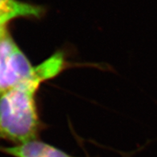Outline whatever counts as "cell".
Wrapping results in <instances>:
<instances>
[{
	"label": "cell",
	"instance_id": "cell-1",
	"mask_svg": "<svg viewBox=\"0 0 157 157\" xmlns=\"http://www.w3.org/2000/svg\"><path fill=\"white\" fill-rule=\"evenodd\" d=\"M65 63L62 52H56L34 67L28 78L0 95V139L17 144L36 139L41 127L36 92L41 83L59 74Z\"/></svg>",
	"mask_w": 157,
	"mask_h": 157
},
{
	"label": "cell",
	"instance_id": "cell-2",
	"mask_svg": "<svg viewBox=\"0 0 157 157\" xmlns=\"http://www.w3.org/2000/svg\"><path fill=\"white\" fill-rule=\"evenodd\" d=\"M34 67L7 32L0 40V95L24 81Z\"/></svg>",
	"mask_w": 157,
	"mask_h": 157
},
{
	"label": "cell",
	"instance_id": "cell-3",
	"mask_svg": "<svg viewBox=\"0 0 157 157\" xmlns=\"http://www.w3.org/2000/svg\"><path fill=\"white\" fill-rule=\"evenodd\" d=\"M0 151L13 157H75L37 140L27 141L11 147L0 146Z\"/></svg>",
	"mask_w": 157,
	"mask_h": 157
},
{
	"label": "cell",
	"instance_id": "cell-4",
	"mask_svg": "<svg viewBox=\"0 0 157 157\" xmlns=\"http://www.w3.org/2000/svg\"><path fill=\"white\" fill-rule=\"evenodd\" d=\"M45 12L44 7L20 0H0V22L7 25L19 18H40Z\"/></svg>",
	"mask_w": 157,
	"mask_h": 157
},
{
	"label": "cell",
	"instance_id": "cell-5",
	"mask_svg": "<svg viewBox=\"0 0 157 157\" xmlns=\"http://www.w3.org/2000/svg\"><path fill=\"white\" fill-rule=\"evenodd\" d=\"M6 26H7V25L4 24V23H2L0 22V40H1V39H2L7 32H8Z\"/></svg>",
	"mask_w": 157,
	"mask_h": 157
}]
</instances>
